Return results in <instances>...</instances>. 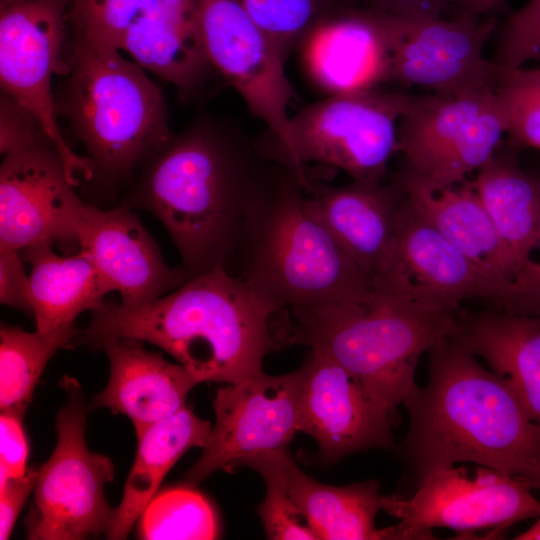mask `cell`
<instances>
[{
  "instance_id": "1",
  "label": "cell",
  "mask_w": 540,
  "mask_h": 540,
  "mask_svg": "<svg viewBox=\"0 0 540 540\" xmlns=\"http://www.w3.org/2000/svg\"><path fill=\"white\" fill-rule=\"evenodd\" d=\"M283 166L236 121L206 113L137 168L120 206L162 223L187 279L216 269L236 275L250 214Z\"/></svg>"
},
{
  "instance_id": "2",
  "label": "cell",
  "mask_w": 540,
  "mask_h": 540,
  "mask_svg": "<svg viewBox=\"0 0 540 540\" xmlns=\"http://www.w3.org/2000/svg\"><path fill=\"white\" fill-rule=\"evenodd\" d=\"M428 354L427 384L403 403L409 427L402 452L417 484L458 462L520 480L540 476V427L508 386L452 335Z\"/></svg>"
},
{
  "instance_id": "3",
  "label": "cell",
  "mask_w": 540,
  "mask_h": 540,
  "mask_svg": "<svg viewBox=\"0 0 540 540\" xmlns=\"http://www.w3.org/2000/svg\"><path fill=\"white\" fill-rule=\"evenodd\" d=\"M278 312L242 278L216 269L149 303L105 302L78 338L91 347L137 338L170 354L199 383L233 384L262 371L265 355L280 345Z\"/></svg>"
},
{
  "instance_id": "4",
  "label": "cell",
  "mask_w": 540,
  "mask_h": 540,
  "mask_svg": "<svg viewBox=\"0 0 540 540\" xmlns=\"http://www.w3.org/2000/svg\"><path fill=\"white\" fill-rule=\"evenodd\" d=\"M290 310L282 344L328 355L393 418L417 387L420 356L455 332L461 312L375 288L359 300Z\"/></svg>"
},
{
  "instance_id": "5",
  "label": "cell",
  "mask_w": 540,
  "mask_h": 540,
  "mask_svg": "<svg viewBox=\"0 0 540 540\" xmlns=\"http://www.w3.org/2000/svg\"><path fill=\"white\" fill-rule=\"evenodd\" d=\"M57 117L83 145L94 181L105 191L127 186L137 168L173 136L159 87L121 50L69 35Z\"/></svg>"
},
{
  "instance_id": "6",
  "label": "cell",
  "mask_w": 540,
  "mask_h": 540,
  "mask_svg": "<svg viewBox=\"0 0 540 540\" xmlns=\"http://www.w3.org/2000/svg\"><path fill=\"white\" fill-rule=\"evenodd\" d=\"M308 174L284 164L250 214L236 276L280 311L362 299L372 281L310 213Z\"/></svg>"
},
{
  "instance_id": "7",
  "label": "cell",
  "mask_w": 540,
  "mask_h": 540,
  "mask_svg": "<svg viewBox=\"0 0 540 540\" xmlns=\"http://www.w3.org/2000/svg\"><path fill=\"white\" fill-rule=\"evenodd\" d=\"M409 97L378 89L327 96L291 117L285 142H259L269 157L301 174L315 163L356 181H383L398 150V123Z\"/></svg>"
},
{
  "instance_id": "8",
  "label": "cell",
  "mask_w": 540,
  "mask_h": 540,
  "mask_svg": "<svg viewBox=\"0 0 540 540\" xmlns=\"http://www.w3.org/2000/svg\"><path fill=\"white\" fill-rule=\"evenodd\" d=\"M67 402L56 419L57 445L38 468L28 538L80 540L97 536L109 525L114 509L104 496L114 477L110 458L90 452L85 442L86 408L78 382L65 376Z\"/></svg>"
},
{
  "instance_id": "9",
  "label": "cell",
  "mask_w": 540,
  "mask_h": 540,
  "mask_svg": "<svg viewBox=\"0 0 540 540\" xmlns=\"http://www.w3.org/2000/svg\"><path fill=\"white\" fill-rule=\"evenodd\" d=\"M70 0H0V83L7 94L41 124L58 149L75 185L90 182L93 168L62 135L52 78L66 68L65 44Z\"/></svg>"
},
{
  "instance_id": "10",
  "label": "cell",
  "mask_w": 540,
  "mask_h": 540,
  "mask_svg": "<svg viewBox=\"0 0 540 540\" xmlns=\"http://www.w3.org/2000/svg\"><path fill=\"white\" fill-rule=\"evenodd\" d=\"M382 510L397 518L398 540L433 539L432 530L462 534L491 529L499 535L526 519L540 517V501L515 476L479 466L474 476L447 466L427 474L414 495L383 496Z\"/></svg>"
},
{
  "instance_id": "11",
  "label": "cell",
  "mask_w": 540,
  "mask_h": 540,
  "mask_svg": "<svg viewBox=\"0 0 540 540\" xmlns=\"http://www.w3.org/2000/svg\"><path fill=\"white\" fill-rule=\"evenodd\" d=\"M504 133L495 88L459 96L410 95L398 123V150L408 170L451 186L489 161Z\"/></svg>"
},
{
  "instance_id": "12",
  "label": "cell",
  "mask_w": 540,
  "mask_h": 540,
  "mask_svg": "<svg viewBox=\"0 0 540 540\" xmlns=\"http://www.w3.org/2000/svg\"><path fill=\"white\" fill-rule=\"evenodd\" d=\"M381 19L390 55L389 82L459 96L496 88L508 69L487 60L483 52L496 29L497 15L463 12L444 19L381 12Z\"/></svg>"
},
{
  "instance_id": "13",
  "label": "cell",
  "mask_w": 540,
  "mask_h": 540,
  "mask_svg": "<svg viewBox=\"0 0 540 540\" xmlns=\"http://www.w3.org/2000/svg\"><path fill=\"white\" fill-rule=\"evenodd\" d=\"M377 289L456 309L479 298L499 310L540 315V294L481 267L413 211L405 196L393 264Z\"/></svg>"
},
{
  "instance_id": "14",
  "label": "cell",
  "mask_w": 540,
  "mask_h": 540,
  "mask_svg": "<svg viewBox=\"0 0 540 540\" xmlns=\"http://www.w3.org/2000/svg\"><path fill=\"white\" fill-rule=\"evenodd\" d=\"M304 370L270 375L260 371L217 390L215 425L185 484L195 486L219 469L231 471L260 456L288 451L298 432Z\"/></svg>"
},
{
  "instance_id": "15",
  "label": "cell",
  "mask_w": 540,
  "mask_h": 540,
  "mask_svg": "<svg viewBox=\"0 0 540 540\" xmlns=\"http://www.w3.org/2000/svg\"><path fill=\"white\" fill-rule=\"evenodd\" d=\"M0 166V250L39 243L80 249L79 226L86 203L49 138L14 149Z\"/></svg>"
},
{
  "instance_id": "16",
  "label": "cell",
  "mask_w": 540,
  "mask_h": 540,
  "mask_svg": "<svg viewBox=\"0 0 540 540\" xmlns=\"http://www.w3.org/2000/svg\"><path fill=\"white\" fill-rule=\"evenodd\" d=\"M198 22L211 66L268 127L265 144L285 142L295 90L286 58L239 0H197Z\"/></svg>"
},
{
  "instance_id": "17",
  "label": "cell",
  "mask_w": 540,
  "mask_h": 540,
  "mask_svg": "<svg viewBox=\"0 0 540 540\" xmlns=\"http://www.w3.org/2000/svg\"><path fill=\"white\" fill-rule=\"evenodd\" d=\"M302 367L298 432L316 440L321 458L392 446L394 418L344 367L316 350Z\"/></svg>"
},
{
  "instance_id": "18",
  "label": "cell",
  "mask_w": 540,
  "mask_h": 540,
  "mask_svg": "<svg viewBox=\"0 0 540 540\" xmlns=\"http://www.w3.org/2000/svg\"><path fill=\"white\" fill-rule=\"evenodd\" d=\"M310 213L376 287L392 267L404 193L392 179L331 186L305 183Z\"/></svg>"
},
{
  "instance_id": "19",
  "label": "cell",
  "mask_w": 540,
  "mask_h": 540,
  "mask_svg": "<svg viewBox=\"0 0 540 540\" xmlns=\"http://www.w3.org/2000/svg\"><path fill=\"white\" fill-rule=\"evenodd\" d=\"M80 249L90 256L106 293L117 291L121 303L138 306L181 286L186 274L169 267L133 209H102L86 203L79 226Z\"/></svg>"
},
{
  "instance_id": "20",
  "label": "cell",
  "mask_w": 540,
  "mask_h": 540,
  "mask_svg": "<svg viewBox=\"0 0 540 540\" xmlns=\"http://www.w3.org/2000/svg\"><path fill=\"white\" fill-rule=\"evenodd\" d=\"M298 50L309 80L327 96L373 90L389 82L381 12L365 5L321 23Z\"/></svg>"
},
{
  "instance_id": "21",
  "label": "cell",
  "mask_w": 540,
  "mask_h": 540,
  "mask_svg": "<svg viewBox=\"0 0 540 540\" xmlns=\"http://www.w3.org/2000/svg\"><path fill=\"white\" fill-rule=\"evenodd\" d=\"M408 205L449 242L490 273L540 294V282L514 260L472 182L439 186L407 168L393 178Z\"/></svg>"
},
{
  "instance_id": "22",
  "label": "cell",
  "mask_w": 540,
  "mask_h": 540,
  "mask_svg": "<svg viewBox=\"0 0 540 540\" xmlns=\"http://www.w3.org/2000/svg\"><path fill=\"white\" fill-rule=\"evenodd\" d=\"M121 51L186 97L197 92L213 69L197 0H144L125 31Z\"/></svg>"
},
{
  "instance_id": "23",
  "label": "cell",
  "mask_w": 540,
  "mask_h": 540,
  "mask_svg": "<svg viewBox=\"0 0 540 540\" xmlns=\"http://www.w3.org/2000/svg\"><path fill=\"white\" fill-rule=\"evenodd\" d=\"M143 342L118 337L102 344L110 375L92 405L126 415L136 434L184 408L189 392L199 384L186 368L148 351Z\"/></svg>"
},
{
  "instance_id": "24",
  "label": "cell",
  "mask_w": 540,
  "mask_h": 540,
  "mask_svg": "<svg viewBox=\"0 0 540 540\" xmlns=\"http://www.w3.org/2000/svg\"><path fill=\"white\" fill-rule=\"evenodd\" d=\"M452 336L486 361L540 427V315L461 312Z\"/></svg>"
},
{
  "instance_id": "25",
  "label": "cell",
  "mask_w": 540,
  "mask_h": 540,
  "mask_svg": "<svg viewBox=\"0 0 540 540\" xmlns=\"http://www.w3.org/2000/svg\"><path fill=\"white\" fill-rule=\"evenodd\" d=\"M212 425L187 407L137 433L138 449L119 506L106 529L108 539H125L155 496L162 480L192 447L204 448Z\"/></svg>"
},
{
  "instance_id": "26",
  "label": "cell",
  "mask_w": 540,
  "mask_h": 540,
  "mask_svg": "<svg viewBox=\"0 0 540 540\" xmlns=\"http://www.w3.org/2000/svg\"><path fill=\"white\" fill-rule=\"evenodd\" d=\"M21 251L31 265L30 303L37 331L49 333L73 327L79 314L104 305L106 293L84 250L61 256L53 250V244L39 242Z\"/></svg>"
},
{
  "instance_id": "27",
  "label": "cell",
  "mask_w": 540,
  "mask_h": 540,
  "mask_svg": "<svg viewBox=\"0 0 540 540\" xmlns=\"http://www.w3.org/2000/svg\"><path fill=\"white\" fill-rule=\"evenodd\" d=\"M473 184L514 260L540 282V262L531 259L540 238V178L524 172L511 156L494 154Z\"/></svg>"
},
{
  "instance_id": "28",
  "label": "cell",
  "mask_w": 540,
  "mask_h": 540,
  "mask_svg": "<svg viewBox=\"0 0 540 540\" xmlns=\"http://www.w3.org/2000/svg\"><path fill=\"white\" fill-rule=\"evenodd\" d=\"M289 493L317 540H397L394 525L375 526L383 499L377 480L331 486L305 474L292 459Z\"/></svg>"
},
{
  "instance_id": "29",
  "label": "cell",
  "mask_w": 540,
  "mask_h": 540,
  "mask_svg": "<svg viewBox=\"0 0 540 540\" xmlns=\"http://www.w3.org/2000/svg\"><path fill=\"white\" fill-rule=\"evenodd\" d=\"M79 332L73 327L49 333L19 327L0 329V410L23 418L46 364L62 348H70Z\"/></svg>"
},
{
  "instance_id": "30",
  "label": "cell",
  "mask_w": 540,
  "mask_h": 540,
  "mask_svg": "<svg viewBox=\"0 0 540 540\" xmlns=\"http://www.w3.org/2000/svg\"><path fill=\"white\" fill-rule=\"evenodd\" d=\"M141 539H216L213 505L194 486L169 487L151 499L139 518Z\"/></svg>"
},
{
  "instance_id": "31",
  "label": "cell",
  "mask_w": 540,
  "mask_h": 540,
  "mask_svg": "<svg viewBox=\"0 0 540 540\" xmlns=\"http://www.w3.org/2000/svg\"><path fill=\"white\" fill-rule=\"evenodd\" d=\"M287 59L327 19L363 5L362 0H239Z\"/></svg>"
},
{
  "instance_id": "32",
  "label": "cell",
  "mask_w": 540,
  "mask_h": 540,
  "mask_svg": "<svg viewBox=\"0 0 540 540\" xmlns=\"http://www.w3.org/2000/svg\"><path fill=\"white\" fill-rule=\"evenodd\" d=\"M289 450L251 460L250 467L263 477L266 497L258 507L266 535L273 540H317L307 519L289 493Z\"/></svg>"
},
{
  "instance_id": "33",
  "label": "cell",
  "mask_w": 540,
  "mask_h": 540,
  "mask_svg": "<svg viewBox=\"0 0 540 540\" xmlns=\"http://www.w3.org/2000/svg\"><path fill=\"white\" fill-rule=\"evenodd\" d=\"M495 96L511 140L540 149V67L508 68Z\"/></svg>"
},
{
  "instance_id": "34",
  "label": "cell",
  "mask_w": 540,
  "mask_h": 540,
  "mask_svg": "<svg viewBox=\"0 0 540 540\" xmlns=\"http://www.w3.org/2000/svg\"><path fill=\"white\" fill-rule=\"evenodd\" d=\"M144 0H70L69 35L93 45L121 50L125 31Z\"/></svg>"
},
{
  "instance_id": "35",
  "label": "cell",
  "mask_w": 540,
  "mask_h": 540,
  "mask_svg": "<svg viewBox=\"0 0 540 540\" xmlns=\"http://www.w3.org/2000/svg\"><path fill=\"white\" fill-rule=\"evenodd\" d=\"M539 57L540 0H529L507 20L494 61L506 68L517 69Z\"/></svg>"
},
{
  "instance_id": "36",
  "label": "cell",
  "mask_w": 540,
  "mask_h": 540,
  "mask_svg": "<svg viewBox=\"0 0 540 540\" xmlns=\"http://www.w3.org/2000/svg\"><path fill=\"white\" fill-rule=\"evenodd\" d=\"M44 138L49 137L38 120L14 99L1 92V155H4L14 149L38 142Z\"/></svg>"
},
{
  "instance_id": "37",
  "label": "cell",
  "mask_w": 540,
  "mask_h": 540,
  "mask_svg": "<svg viewBox=\"0 0 540 540\" xmlns=\"http://www.w3.org/2000/svg\"><path fill=\"white\" fill-rule=\"evenodd\" d=\"M28 444L22 417L1 413L0 416V485L27 472Z\"/></svg>"
},
{
  "instance_id": "38",
  "label": "cell",
  "mask_w": 540,
  "mask_h": 540,
  "mask_svg": "<svg viewBox=\"0 0 540 540\" xmlns=\"http://www.w3.org/2000/svg\"><path fill=\"white\" fill-rule=\"evenodd\" d=\"M18 250H0V302L32 316L29 275Z\"/></svg>"
},
{
  "instance_id": "39",
  "label": "cell",
  "mask_w": 540,
  "mask_h": 540,
  "mask_svg": "<svg viewBox=\"0 0 540 540\" xmlns=\"http://www.w3.org/2000/svg\"><path fill=\"white\" fill-rule=\"evenodd\" d=\"M38 469L29 467L24 476L0 485V539L10 537L16 519L29 494L34 490Z\"/></svg>"
},
{
  "instance_id": "40",
  "label": "cell",
  "mask_w": 540,
  "mask_h": 540,
  "mask_svg": "<svg viewBox=\"0 0 540 540\" xmlns=\"http://www.w3.org/2000/svg\"><path fill=\"white\" fill-rule=\"evenodd\" d=\"M377 11L407 18L441 17L454 0H362Z\"/></svg>"
},
{
  "instance_id": "41",
  "label": "cell",
  "mask_w": 540,
  "mask_h": 540,
  "mask_svg": "<svg viewBox=\"0 0 540 540\" xmlns=\"http://www.w3.org/2000/svg\"><path fill=\"white\" fill-rule=\"evenodd\" d=\"M457 4L463 12L483 17L497 15L504 6L505 0H458Z\"/></svg>"
},
{
  "instance_id": "42",
  "label": "cell",
  "mask_w": 540,
  "mask_h": 540,
  "mask_svg": "<svg viewBox=\"0 0 540 540\" xmlns=\"http://www.w3.org/2000/svg\"><path fill=\"white\" fill-rule=\"evenodd\" d=\"M515 539L540 540V517L537 518V521L528 530L518 534Z\"/></svg>"
},
{
  "instance_id": "43",
  "label": "cell",
  "mask_w": 540,
  "mask_h": 540,
  "mask_svg": "<svg viewBox=\"0 0 540 540\" xmlns=\"http://www.w3.org/2000/svg\"><path fill=\"white\" fill-rule=\"evenodd\" d=\"M523 485H525L528 489H540V476L527 479V480H520Z\"/></svg>"
},
{
  "instance_id": "44",
  "label": "cell",
  "mask_w": 540,
  "mask_h": 540,
  "mask_svg": "<svg viewBox=\"0 0 540 540\" xmlns=\"http://www.w3.org/2000/svg\"><path fill=\"white\" fill-rule=\"evenodd\" d=\"M455 4H457L458 0H454Z\"/></svg>"
},
{
  "instance_id": "45",
  "label": "cell",
  "mask_w": 540,
  "mask_h": 540,
  "mask_svg": "<svg viewBox=\"0 0 540 540\" xmlns=\"http://www.w3.org/2000/svg\"><path fill=\"white\" fill-rule=\"evenodd\" d=\"M539 244H540V238H539Z\"/></svg>"
}]
</instances>
